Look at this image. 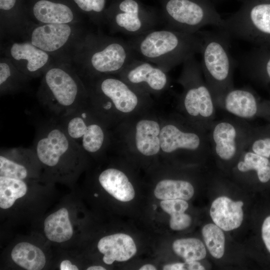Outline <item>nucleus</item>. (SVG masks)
<instances>
[{
  "label": "nucleus",
  "mask_w": 270,
  "mask_h": 270,
  "mask_svg": "<svg viewBox=\"0 0 270 270\" xmlns=\"http://www.w3.org/2000/svg\"><path fill=\"white\" fill-rule=\"evenodd\" d=\"M136 58L128 41L87 32L70 63L86 83L101 76L119 74Z\"/></svg>",
  "instance_id": "nucleus-1"
},
{
  "label": "nucleus",
  "mask_w": 270,
  "mask_h": 270,
  "mask_svg": "<svg viewBox=\"0 0 270 270\" xmlns=\"http://www.w3.org/2000/svg\"><path fill=\"white\" fill-rule=\"evenodd\" d=\"M136 58L168 72L200 53L202 40L198 32L187 34L165 28L152 30L128 40Z\"/></svg>",
  "instance_id": "nucleus-2"
},
{
  "label": "nucleus",
  "mask_w": 270,
  "mask_h": 270,
  "mask_svg": "<svg viewBox=\"0 0 270 270\" xmlns=\"http://www.w3.org/2000/svg\"><path fill=\"white\" fill-rule=\"evenodd\" d=\"M37 97L50 118L58 119L86 104L88 93L71 63L55 60L42 75Z\"/></svg>",
  "instance_id": "nucleus-3"
},
{
  "label": "nucleus",
  "mask_w": 270,
  "mask_h": 270,
  "mask_svg": "<svg viewBox=\"0 0 270 270\" xmlns=\"http://www.w3.org/2000/svg\"><path fill=\"white\" fill-rule=\"evenodd\" d=\"M202 40L200 66L205 82L216 107L220 108L226 94L234 88L233 63L229 51V36L216 32L199 31Z\"/></svg>",
  "instance_id": "nucleus-4"
},
{
  "label": "nucleus",
  "mask_w": 270,
  "mask_h": 270,
  "mask_svg": "<svg viewBox=\"0 0 270 270\" xmlns=\"http://www.w3.org/2000/svg\"><path fill=\"white\" fill-rule=\"evenodd\" d=\"M182 64L178 79L183 88L180 103L182 116L208 132L216 120V104L195 56Z\"/></svg>",
  "instance_id": "nucleus-5"
},
{
  "label": "nucleus",
  "mask_w": 270,
  "mask_h": 270,
  "mask_svg": "<svg viewBox=\"0 0 270 270\" xmlns=\"http://www.w3.org/2000/svg\"><path fill=\"white\" fill-rule=\"evenodd\" d=\"M32 148L42 164L58 170L60 166H78L86 154L52 118L36 127Z\"/></svg>",
  "instance_id": "nucleus-6"
},
{
  "label": "nucleus",
  "mask_w": 270,
  "mask_h": 270,
  "mask_svg": "<svg viewBox=\"0 0 270 270\" xmlns=\"http://www.w3.org/2000/svg\"><path fill=\"white\" fill-rule=\"evenodd\" d=\"M254 128L234 116L215 120L208 132L211 154L224 164H236L246 150Z\"/></svg>",
  "instance_id": "nucleus-7"
},
{
  "label": "nucleus",
  "mask_w": 270,
  "mask_h": 270,
  "mask_svg": "<svg viewBox=\"0 0 270 270\" xmlns=\"http://www.w3.org/2000/svg\"><path fill=\"white\" fill-rule=\"evenodd\" d=\"M86 33L80 24L35 23L24 38L56 60L70 63Z\"/></svg>",
  "instance_id": "nucleus-8"
},
{
  "label": "nucleus",
  "mask_w": 270,
  "mask_h": 270,
  "mask_svg": "<svg viewBox=\"0 0 270 270\" xmlns=\"http://www.w3.org/2000/svg\"><path fill=\"white\" fill-rule=\"evenodd\" d=\"M160 150L168 154L204 158L212 154L208 132L183 116L164 125L160 135Z\"/></svg>",
  "instance_id": "nucleus-9"
},
{
  "label": "nucleus",
  "mask_w": 270,
  "mask_h": 270,
  "mask_svg": "<svg viewBox=\"0 0 270 270\" xmlns=\"http://www.w3.org/2000/svg\"><path fill=\"white\" fill-rule=\"evenodd\" d=\"M220 30L230 38L259 46H270V2L247 4L236 14L223 20Z\"/></svg>",
  "instance_id": "nucleus-10"
},
{
  "label": "nucleus",
  "mask_w": 270,
  "mask_h": 270,
  "mask_svg": "<svg viewBox=\"0 0 270 270\" xmlns=\"http://www.w3.org/2000/svg\"><path fill=\"white\" fill-rule=\"evenodd\" d=\"M85 153L95 154L106 145V125L88 104L56 119Z\"/></svg>",
  "instance_id": "nucleus-11"
},
{
  "label": "nucleus",
  "mask_w": 270,
  "mask_h": 270,
  "mask_svg": "<svg viewBox=\"0 0 270 270\" xmlns=\"http://www.w3.org/2000/svg\"><path fill=\"white\" fill-rule=\"evenodd\" d=\"M166 28L196 34L203 27L212 25L221 29L223 20L210 6L197 0H168L164 6Z\"/></svg>",
  "instance_id": "nucleus-12"
},
{
  "label": "nucleus",
  "mask_w": 270,
  "mask_h": 270,
  "mask_svg": "<svg viewBox=\"0 0 270 270\" xmlns=\"http://www.w3.org/2000/svg\"><path fill=\"white\" fill-rule=\"evenodd\" d=\"M160 22L154 15L142 10L136 0H122L116 10L106 14L104 23L112 32L134 37L154 29Z\"/></svg>",
  "instance_id": "nucleus-13"
},
{
  "label": "nucleus",
  "mask_w": 270,
  "mask_h": 270,
  "mask_svg": "<svg viewBox=\"0 0 270 270\" xmlns=\"http://www.w3.org/2000/svg\"><path fill=\"white\" fill-rule=\"evenodd\" d=\"M4 54L20 72L30 79L42 76L56 60L48 53L26 40L10 44Z\"/></svg>",
  "instance_id": "nucleus-14"
},
{
  "label": "nucleus",
  "mask_w": 270,
  "mask_h": 270,
  "mask_svg": "<svg viewBox=\"0 0 270 270\" xmlns=\"http://www.w3.org/2000/svg\"><path fill=\"white\" fill-rule=\"evenodd\" d=\"M118 74L119 78L142 92H158L168 84L166 72L147 61L136 58Z\"/></svg>",
  "instance_id": "nucleus-15"
},
{
  "label": "nucleus",
  "mask_w": 270,
  "mask_h": 270,
  "mask_svg": "<svg viewBox=\"0 0 270 270\" xmlns=\"http://www.w3.org/2000/svg\"><path fill=\"white\" fill-rule=\"evenodd\" d=\"M220 108L246 120L259 117L270 122V101H260L248 88H234L228 91L224 96Z\"/></svg>",
  "instance_id": "nucleus-16"
},
{
  "label": "nucleus",
  "mask_w": 270,
  "mask_h": 270,
  "mask_svg": "<svg viewBox=\"0 0 270 270\" xmlns=\"http://www.w3.org/2000/svg\"><path fill=\"white\" fill-rule=\"evenodd\" d=\"M98 248L104 254L103 262L111 264L114 262H126L136 254L137 248L133 238L128 234L117 233L102 238Z\"/></svg>",
  "instance_id": "nucleus-17"
},
{
  "label": "nucleus",
  "mask_w": 270,
  "mask_h": 270,
  "mask_svg": "<svg viewBox=\"0 0 270 270\" xmlns=\"http://www.w3.org/2000/svg\"><path fill=\"white\" fill-rule=\"evenodd\" d=\"M242 201H234L222 196L215 199L210 208V217L214 224L224 231L238 228L244 218Z\"/></svg>",
  "instance_id": "nucleus-18"
},
{
  "label": "nucleus",
  "mask_w": 270,
  "mask_h": 270,
  "mask_svg": "<svg viewBox=\"0 0 270 270\" xmlns=\"http://www.w3.org/2000/svg\"><path fill=\"white\" fill-rule=\"evenodd\" d=\"M32 14L38 24H80L74 12L68 5L50 0H38L33 5Z\"/></svg>",
  "instance_id": "nucleus-19"
},
{
  "label": "nucleus",
  "mask_w": 270,
  "mask_h": 270,
  "mask_svg": "<svg viewBox=\"0 0 270 270\" xmlns=\"http://www.w3.org/2000/svg\"><path fill=\"white\" fill-rule=\"evenodd\" d=\"M98 180L100 186L116 200L127 202L135 196V191L126 175L115 168H108L99 174Z\"/></svg>",
  "instance_id": "nucleus-20"
},
{
  "label": "nucleus",
  "mask_w": 270,
  "mask_h": 270,
  "mask_svg": "<svg viewBox=\"0 0 270 270\" xmlns=\"http://www.w3.org/2000/svg\"><path fill=\"white\" fill-rule=\"evenodd\" d=\"M242 67L252 80L270 84V46H259L244 57Z\"/></svg>",
  "instance_id": "nucleus-21"
},
{
  "label": "nucleus",
  "mask_w": 270,
  "mask_h": 270,
  "mask_svg": "<svg viewBox=\"0 0 270 270\" xmlns=\"http://www.w3.org/2000/svg\"><path fill=\"white\" fill-rule=\"evenodd\" d=\"M161 128L158 122L142 119L136 126L135 144L137 150L145 156H152L160 150Z\"/></svg>",
  "instance_id": "nucleus-22"
},
{
  "label": "nucleus",
  "mask_w": 270,
  "mask_h": 270,
  "mask_svg": "<svg viewBox=\"0 0 270 270\" xmlns=\"http://www.w3.org/2000/svg\"><path fill=\"white\" fill-rule=\"evenodd\" d=\"M31 79L20 72L6 56L0 60L1 96L17 93L24 90Z\"/></svg>",
  "instance_id": "nucleus-23"
},
{
  "label": "nucleus",
  "mask_w": 270,
  "mask_h": 270,
  "mask_svg": "<svg viewBox=\"0 0 270 270\" xmlns=\"http://www.w3.org/2000/svg\"><path fill=\"white\" fill-rule=\"evenodd\" d=\"M46 237L50 241L62 242L70 240L73 234L68 212L62 208L50 214L44 222Z\"/></svg>",
  "instance_id": "nucleus-24"
},
{
  "label": "nucleus",
  "mask_w": 270,
  "mask_h": 270,
  "mask_svg": "<svg viewBox=\"0 0 270 270\" xmlns=\"http://www.w3.org/2000/svg\"><path fill=\"white\" fill-rule=\"evenodd\" d=\"M11 256L13 261L27 270H40L44 266L45 255L38 247L26 242L18 244L13 248Z\"/></svg>",
  "instance_id": "nucleus-25"
},
{
  "label": "nucleus",
  "mask_w": 270,
  "mask_h": 270,
  "mask_svg": "<svg viewBox=\"0 0 270 270\" xmlns=\"http://www.w3.org/2000/svg\"><path fill=\"white\" fill-rule=\"evenodd\" d=\"M194 189L188 181L183 180L164 179L160 181L154 190L155 197L160 200H190Z\"/></svg>",
  "instance_id": "nucleus-26"
},
{
  "label": "nucleus",
  "mask_w": 270,
  "mask_h": 270,
  "mask_svg": "<svg viewBox=\"0 0 270 270\" xmlns=\"http://www.w3.org/2000/svg\"><path fill=\"white\" fill-rule=\"evenodd\" d=\"M160 206L170 216V227L172 230H184L190 225L192 218L185 213L188 208L186 200L182 199L162 200Z\"/></svg>",
  "instance_id": "nucleus-27"
},
{
  "label": "nucleus",
  "mask_w": 270,
  "mask_h": 270,
  "mask_svg": "<svg viewBox=\"0 0 270 270\" xmlns=\"http://www.w3.org/2000/svg\"><path fill=\"white\" fill-rule=\"evenodd\" d=\"M24 180L0 176V207L10 208L16 200L24 196L28 187Z\"/></svg>",
  "instance_id": "nucleus-28"
},
{
  "label": "nucleus",
  "mask_w": 270,
  "mask_h": 270,
  "mask_svg": "<svg viewBox=\"0 0 270 270\" xmlns=\"http://www.w3.org/2000/svg\"><path fill=\"white\" fill-rule=\"evenodd\" d=\"M172 248L176 255L186 262L202 260L206 255L204 244L196 238L178 239L174 242Z\"/></svg>",
  "instance_id": "nucleus-29"
},
{
  "label": "nucleus",
  "mask_w": 270,
  "mask_h": 270,
  "mask_svg": "<svg viewBox=\"0 0 270 270\" xmlns=\"http://www.w3.org/2000/svg\"><path fill=\"white\" fill-rule=\"evenodd\" d=\"M202 237L210 254L216 259L224 252L225 237L222 230L214 224H206L202 228Z\"/></svg>",
  "instance_id": "nucleus-30"
},
{
  "label": "nucleus",
  "mask_w": 270,
  "mask_h": 270,
  "mask_svg": "<svg viewBox=\"0 0 270 270\" xmlns=\"http://www.w3.org/2000/svg\"><path fill=\"white\" fill-rule=\"evenodd\" d=\"M246 150L270 160V124L254 128Z\"/></svg>",
  "instance_id": "nucleus-31"
},
{
  "label": "nucleus",
  "mask_w": 270,
  "mask_h": 270,
  "mask_svg": "<svg viewBox=\"0 0 270 270\" xmlns=\"http://www.w3.org/2000/svg\"><path fill=\"white\" fill-rule=\"evenodd\" d=\"M30 168L19 164L7 157L0 156V176L25 180L30 174Z\"/></svg>",
  "instance_id": "nucleus-32"
},
{
  "label": "nucleus",
  "mask_w": 270,
  "mask_h": 270,
  "mask_svg": "<svg viewBox=\"0 0 270 270\" xmlns=\"http://www.w3.org/2000/svg\"><path fill=\"white\" fill-rule=\"evenodd\" d=\"M83 12L92 16V20L96 25L104 23L102 14L106 6V0H73Z\"/></svg>",
  "instance_id": "nucleus-33"
},
{
  "label": "nucleus",
  "mask_w": 270,
  "mask_h": 270,
  "mask_svg": "<svg viewBox=\"0 0 270 270\" xmlns=\"http://www.w3.org/2000/svg\"><path fill=\"white\" fill-rule=\"evenodd\" d=\"M204 269V268L198 261L167 264L163 266L164 270H202Z\"/></svg>",
  "instance_id": "nucleus-34"
},
{
  "label": "nucleus",
  "mask_w": 270,
  "mask_h": 270,
  "mask_svg": "<svg viewBox=\"0 0 270 270\" xmlns=\"http://www.w3.org/2000/svg\"><path fill=\"white\" fill-rule=\"evenodd\" d=\"M17 0H0V9L2 12L0 17V29L6 24L11 11L14 10Z\"/></svg>",
  "instance_id": "nucleus-35"
},
{
  "label": "nucleus",
  "mask_w": 270,
  "mask_h": 270,
  "mask_svg": "<svg viewBox=\"0 0 270 270\" xmlns=\"http://www.w3.org/2000/svg\"><path fill=\"white\" fill-rule=\"evenodd\" d=\"M262 236L266 249L270 253V216H267L262 223Z\"/></svg>",
  "instance_id": "nucleus-36"
},
{
  "label": "nucleus",
  "mask_w": 270,
  "mask_h": 270,
  "mask_svg": "<svg viewBox=\"0 0 270 270\" xmlns=\"http://www.w3.org/2000/svg\"><path fill=\"white\" fill-rule=\"evenodd\" d=\"M60 270H78V268L72 264L68 260H64L62 261L60 266Z\"/></svg>",
  "instance_id": "nucleus-37"
},
{
  "label": "nucleus",
  "mask_w": 270,
  "mask_h": 270,
  "mask_svg": "<svg viewBox=\"0 0 270 270\" xmlns=\"http://www.w3.org/2000/svg\"><path fill=\"white\" fill-rule=\"evenodd\" d=\"M140 270H156V267L152 264H146L141 266Z\"/></svg>",
  "instance_id": "nucleus-38"
},
{
  "label": "nucleus",
  "mask_w": 270,
  "mask_h": 270,
  "mask_svg": "<svg viewBox=\"0 0 270 270\" xmlns=\"http://www.w3.org/2000/svg\"><path fill=\"white\" fill-rule=\"evenodd\" d=\"M87 270H106V269L103 266H93L87 268Z\"/></svg>",
  "instance_id": "nucleus-39"
}]
</instances>
